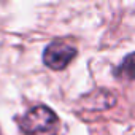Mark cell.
I'll return each mask as SVG.
<instances>
[{
  "instance_id": "cell-1",
  "label": "cell",
  "mask_w": 135,
  "mask_h": 135,
  "mask_svg": "<svg viewBox=\"0 0 135 135\" xmlns=\"http://www.w3.org/2000/svg\"><path fill=\"white\" fill-rule=\"evenodd\" d=\"M60 121L56 113L43 105L33 107L19 119V129L24 135H59Z\"/></svg>"
},
{
  "instance_id": "cell-3",
  "label": "cell",
  "mask_w": 135,
  "mask_h": 135,
  "mask_svg": "<svg viewBox=\"0 0 135 135\" xmlns=\"http://www.w3.org/2000/svg\"><path fill=\"white\" fill-rule=\"evenodd\" d=\"M114 103H116L114 94L107 89H97L83 99V105L88 110H107L111 108Z\"/></svg>"
},
{
  "instance_id": "cell-2",
  "label": "cell",
  "mask_w": 135,
  "mask_h": 135,
  "mask_svg": "<svg viewBox=\"0 0 135 135\" xmlns=\"http://www.w3.org/2000/svg\"><path fill=\"white\" fill-rule=\"evenodd\" d=\"M76 56V48L70 43L56 40L49 43L43 52V62L52 70H62L69 65Z\"/></svg>"
},
{
  "instance_id": "cell-4",
  "label": "cell",
  "mask_w": 135,
  "mask_h": 135,
  "mask_svg": "<svg viewBox=\"0 0 135 135\" xmlns=\"http://www.w3.org/2000/svg\"><path fill=\"white\" fill-rule=\"evenodd\" d=\"M133 64H132V54H127V57L124 59V62L114 70V75L118 78H124V80H132L133 76Z\"/></svg>"
}]
</instances>
